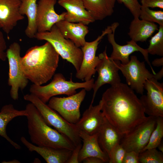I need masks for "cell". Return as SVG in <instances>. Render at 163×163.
Wrapping results in <instances>:
<instances>
[{
    "mask_svg": "<svg viewBox=\"0 0 163 163\" xmlns=\"http://www.w3.org/2000/svg\"><path fill=\"white\" fill-rule=\"evenodd\" d=\"M101 101L104 115L122 135L131 132L148 117L140 99L126 84L121 82L111 86L103 93Z\"/></svg>",
    "mask_w": 163,
    "mask_h": 163,
    "instance_id": "6da1fadb",
    "label": "cell"
},
{
    "mask_svg": "<svg viewBox=\"0 0 163 163\" xmlns=\"http://www.w3.org/2000/svg\"><path fill=\"white\" fill-rule=\"evenodd\" d=\"M59 55L52 45L46 42L27 50L21 57V69L33 84L42 85L52 79L58 66Z\"/></svg>",
    "mask_w": 163,
    "mask_h": 163,
    "instance_id": "7a4b0ae2",
    "label": "cell"
},
{
    "mask_svg": "<svg viewBox=\"0 0 163 163\" xmlns=\"http://www.w3.org/2000/svg\"><path fill=\"white\" fill-rule=\"evenodd\" d=\"M25 110L27 113L28 133L32 143L39 146L74 149L75 146L66 136L50 127L33 104H28Z\"/></svg>",
    "mask_w": 163,
    "mask_h": 163,
    "instance_id": "3957f363",
    "label": "cell"
},
{
    "mask_svg": "<svg viewBox=\"0 0 163 163\" xmlns=\"http://www.w3.org/2000/svg\"><path fill=\"white\" fill-rule=\"evenodd\" d=\"M94 82L92 78L89 81L82 82H73L72 77L70 80L67 81L62 74L57 73L54 74L49 84L43 86L33 84L29 91L31 94L46 104L53 97L62 94L71 95L76 93V90L79 88L89 91L93 88Z\"/></svg>",
    "mask_w": 163,
    "mask_h": 163,
    "instance_id": "277c9868",
    "label": "cell"
},
{
    "mask_svg": "<svg viewBox=\"0 0 163 163\" xmlns=\"http://www.w3.org/2000/svg\"><path fill=\"white\" fill-rule=\"evenodd\" d=\"M24 99L35 106L49 125L53 126L66 136L75 146L81 143L82 140L75 124L68 122L46 103L32 94L24 95Z\"/></svg>",
    "mask_w": 163,
    "mask_h": 163,
    "instance_id": "5b68a950",
    "label": "cell"
},
{
    "mask_svg": "<svg viewBox=\"0 0 163 163\" xmlns=\"http://www.w3.org/2000/svg\"><path fill=\"white\" fill-rule=\"evenodd\" d=\"M34 38L50 43L59 56L73 65L76 72L79 70L83 56L81 49L70 40L64 37L55 24L50 31L37 32Z\"/></svg>",
    "mask_w": 163,
    "mask_h": 163,
    "instance_id": "8992f818",
    "label": "cell"
},
{
    "mask_svg": "<svg viewBox=\"0 0 163 163\" xmlns=\"http://www.w3.org/2000/svg\"><path fill=\"white\" fill-rule=\"evenodd\" d=\"M21 51L19 43L14 42L10 45L6 51L9 64L8 85L11 87V97L14 100L18 99L19 90H23L27 86L29 81L21 67Z\"/></svg>",
    "mask_w": 163,
    "mask_h": 163,
    "instance_id": "52a82bcc",
    "label": "cell"
},
{
    "mask_svg": "<svg viewBox=\"0 0 163 163\" xmlns=\"http://www.w3.org/2000/svg\"><path fill=\"white\" fill-rule=\"evenodd\" d=\"M117 67L125 77L127 85L132 89L142 95L144 91V85L146 81L155 78L146 67L144 62H140L135 56H132L129 62L123 64L115 61Z\"/></svg>",
    "mask_w": 163,
    "mask_h": 163,
    "instance_id": "ba28073f",
    "label": "cell"
},
{
    "mask_svg": "<svg viewBox=\"0 0 163 163\" xmlns=\"http://www.w3.org/2000/svg\"><path fill=\"white\" fill-rule=\"evenodd\" d=\"M118 26L117 22H114L107 26L95 40L90 42H86L81 48L83 56L80 68L76 74L77 78L87 81L95 75L96 68L100 60L99 56L96 55L98 44L105 35Z\"/></svg>",
    "mask_w": 163,
    "mask_h": 163,
    "instance_id": "9c48e42d",
    "label": "cell"
},
{
    "mask_svg": "<svg viewBox=\"0 0 163 163\" xmlns=\"http://www.w3.org/2000/svg\"><path fill=\"white\" fill-rule=\"evenodd\" d=\"M86 91L82 88L78 93L67 97H53L49 101L48 105L68 122L75 124L80 119V108Z\"/></svg>",
    "mask_w": 163,
    "mask_h": 163,
    "instance_id": "30bf717a",
    "label": "cell"
},
{
    "mask_svg": "<svg viewBox=\"0 0 163 163\" xmlns=\"http://www.w3.org/2000/svg\"><path fill=\"white\" fill-rule=\"evenodd\" d=\"M157 117H148L144 122L123 136L120 144L126 151H134L139 153L143 150L156 126Z\"/></svg>",
    "mask_w": 163,
    "mask_h": 163,
    "instance_id": "8fae6325",
    "label": "cell"
},
{
    "mask_svg": "<svg viewBox=\"0 0 163 163\" xmlns=\"http://www.w3.org/2000/svg\"><path fill=\"white\" fill-rule=\"evenodd\" d=\"M146 94L139 98L145 114L163 117V84L155 78L147 80L144 85Z\"/></svg>",
    "mask_w": 163,
    "mask_h": 163,
    "instance_id": "7c38bea8",
    "label": "cell"
},
{
    "mask_svg": "<svg viewBox=\"0 0 163 163\" xmlns=\"http://www.w3.org/2000/svg\"><path fill=\"white\" fill-rule=\"evenodd\" d=\"M98 56L100 60L96 68L98 75L96 80L94 82L92 88L93 95L90 104H92L98 90L102 86L108 84L111 86H113L121 82L119 74V69L115 61L107 56V47Z\"/></svg>",
    "mask_w": 163,
    "mask_h": 163,
    "instance_id": "4fadbf2b",
    "label": "cell"
},
{
    "mask_svg": "<svg viewBox=\"0 0 163 163\" xmlns=\"http://www.w3.org/2000/svg\"><path fill=\"white\" fill-rule=\"evenodd\" d=\"M57 0H39L37 4L36 26L37 32L50 30L58 22L64 20L66 12L57 13L54 7Z\"/></svg>",
    "mask_w": 163,
    "mask_h": 163,
    "instance_id": "5bb4252c",
    "label": "cell"
},
{
    "mask_svg": "<svg viewBox=\"0 0 163 163\" xmlns=\"http://www.w3.org/2000/svg\"><path fill=\"white\" fill-rule=\"evenodd\" d=\"M117 27H115L112 31L107 34L108 40L112 45L113 48V51L110 57L114 61H119L121 63L124 64L129 62V56L130 54L135 52H139L150 66L153 74L155 75L156 73L149 61V53L146 49L142 48L137 44L136 42L131 40L127 42L126 44L123 45H119L116 42L114 34Z\"/></svg>",
    "mask_w": 163,
    "mask_h": 163,
    "instance_id": "9a60e30c",
    "label": "cell"
},
{
    "mask_svg": "<svg viewBox=\"0 0 163 163\" xmlns=\"http://www.w3.org/2000/svg\"><path fill=\"white\" fill-rule=\"evenodd\" d=\"M21 0H0V29L7 34L24 17L19 12Z\"/></svg>",
    "mask_w": 163,
    "mask_h": 163,
    "instance_id": "2e32d148",
    "label": "cell"
},
{
    "mask_svg": "<svg viewBox=\"0 0 163 163\" xmlns=\"http://www.w3.org/2000/svg\"><path fill=\"white\" fill-rule=\"evenodd\" d=\"M101 100L97 105H90L83 113L82 118L75 124L79 131L89 135L98 133L105 119L101 111Z\"/></svg>",
    "mask_w": 163,
    "mask_h": 163,
    "instance_id": "e0dca14e",
    "label": "cell"
},
{
    "mask_svg": "<svg viewBox=\"0 0 163 163\" xmlns=\"http://www.w3.org/2000/svg\"><path fill=\"white\" fill-rule=\"evenodd\" d=\"M20 140L29 151L37 152L47 163H67L72 152L66 149L37 146L24 136L21 138Z\"/></svg>",
    "mask_w": 163,
    "mask_h": 163,
    "instance_id": "ac0fdd59",
    "label": "cell"
},
{
    "mask_svg": "<svg viewBox=\"0 0 163 163\" xmlns=\"http://www.w3.org/2000/svg\"><path fill=\"white\" fill-rule=\"evenodd\" d=\"M58 3L66 10L64 20L67 21L87 25L95 21L81 0H58Z\"/></svg>",
    "mask_w": 163,
    "mask_h": 163,
    "instance_id": "d6986e66",
    "label": "cell"
},
{
    "mask_svg": "<svg viewBox=\"0 0 163 163\" xmlns=\"http://www.w3.org/2000/svg\"><path fill=\"white\" fill-rule=\"evenodd\" d=\"M55 25L65 38L72 41L78 47H82L84 45L86 42L85 37L89 31L87 25L65 20L58 22Z\"/></svg>",
    "mask_w": 163,
    "mask_h": 163,
    "instance_id": "ffe728a7",
    "label": "cell"
},
{
    "mask_svg": "<svg viewBox=\"0 0 163 163\" xmlns=\"http://www.w3.org/2000/svg\"><path fill=\"white\" fill-rule=\"evenodd\" d=\"M79 134L83 142L79 154V163L85 158L90 157H97L101 159L105 163H108V155L101 149L99 144L98 133L89 135L83 131H79Z\"/></svg>",
    "mask_w": 163,
    "mask_h": 163,
    "instance_id": "44dd1931",
    "label": "cell"
},
{
    "mask_svg": "<svg viewBox=\"0 0 163 163\" xmlns=\"http://www.w3.org/2000/svg\"><path fill=\"white\" fill-rule=\"evenodd\" d=\"M105 117L98 133V141L101 149L108 156L112 149L120 143L123 136Z\"/></svg>",
    "mask_w": 163,
    "mask_h": 163,
    "instance_id": "7402d4cb",
    "label": "cell"
},
{
    "mask_svg": "<svg viewBox=\"0 0 163 163\" xmlns=\"http://www.w3.org/2000/svg\"><path fill=\"white\" fill-rule=\"evenodd\" d=\"M128 34L131 40L136 42L145 41L156 30L158 26L154 23L134 18L130 23Z\"/></svg>",
    "mask_w": 163,
    "mask_h": 163,
    "instance_id": "603a6c76",
    "label": "cell"
},
{
    "mask_svg": "<svg viewBox=\"0 0 163 163\" xmlns=\"http://www.w3.org/2000/svg\"><path fill=\"white\" fill-rule=\"evenodd\" d=\"M81 0L95 21H100L113 14L116 0Z\"/></svg>",
    "mask_w": 163,
    "mask_h": 163,
    "instance_id": "cb8c5ba5",
    "label": "cell"
},
{
    "mask_svg": "<svg viewBox=\"0 0 163 163\" xmlns=\"http://www.w3.org/2000/svg\"><path fill=\"white\" fill-rule=\"evenodd\" d=\"M26 110H19L15 108L11 104L3 106L0 111V136L5 138L16 149H21V146L13 141L8 136L6 132L8 124L15 117L19 116H26Z\"/></svg>",
    "mask_w": 163,
    "mask_h": 163,
    "instance_id": "d4e9b609",
    "label": "cell"
},
{
    "mask_svg": "<svg viewBox=\"0 0 163 163\" xmlns=\"http://www.w3.org/2000/svg\"><path fill=\"white\" fill-rule=\"evenodd\" d=\"M37 0H21L19 8L20 13L26 15L28 20L25 30L26 36L29 38H34L37 32L36 17L37 10Z\"/></svg>",
    "mask_w": 163,
    "mask_h": 163,
    "instance_id": "484cf974",
    "label": "cell"
},
{
    "mask_svg": "<svg viewBox=\"0 0 163 163\" xmlns=\"http://www.w3.org/2000/svg\"><path fill=\"white\" fill-rule=\"evenodd\" d=\"M158 30L149 41V45L146 49L149 54L163 57V26H159Z\"/></svg>",
    "mask_w": 163,
    "mask_h": 163,
    "instance_id": "4316f807",
    "label": "cell"
},
{
    "mask_svg": "<svg viewBox=\"0 0 163 163\" xmlns=\"http://www.w3.org/2000/svg\"><path fill=\"white\" fill-rule=\"evenodd\" d=\"M163 137V117H158L156 126L151 134L149 142L141 152L148 149H156L162 141Z\"/></svg>",
    "mask_w": 163,
    "mask_h": 163,
    "instance_id": "83f0119b",
    "label": "cell"
},
{
    "mask_svg": "<svg viewBox=\"0 0 163 163\" xmlns=\"http://www.w3.org/2000/svg\"><path fill=\"white\" fill-rule=\"evenodd\" d=\"M139 163H163V152L156 148L148 149L139 153Z\"/></svg>",
    "mask_w": 163,
    "mask_h": 163,
    "instance_id": "f1b7e54d",
    "label": "cell"
},
{
    "mask_svg": "<svg viewBox=\"0 0 163 163\" xmlns=\"http://www.w3.org/2000/svg\"><path fill=\"white\" fill-rule=\"evenodd\" d=\"M141 20L150 22L156 23L163 26V11H155L141 6L139 16Z\"/></svg>",
    "mask_w": 163,
    "mask_h": 163,
    "instance_id": "f546056e",
    "label": "cell"
},
{
    "mask_svg": "<svg viewBox=\"0 0 163 163\" xmlns=\"http://www.w3.org/2000/svg\"><path fill=\"white\" fill-rule=\"evenodd\" d=\"M126 152L120 143L117 144L112 149L108 155V163H122Z\"/></svg>",
    "mask_w": 163,
    "mask_h": 163,
    "instance_id": "4dcf8cb0",
    "label": "cell"
},
{
    "mask_svg": "<svg viewBox=\"0 0 163 163\" xmlns=\"http://www.w3.org/2000/svg\"><path fill=\"white\" fill-rule=\"evenodd\" d=\"M129 11L134 18H139L141 5L138 0H117Z\"/></svg>",
    "mask_w": 163,
    "mask_h": 163,
    "instance_id": "1f68e13d",
    "label": "cell"
},
{
    "mask_svg": "<svg viewBox=\"0 0 163 163\" xmlns=\"http://www.w3.org/2000/svg\"><path fill=\"white\" fill-rule=\"evenodd\" d=\"M139 154L134 151H126L122 163H139Z\"/></svg>",
    "mask_w": 163,
    "mask_h": 163,
    "instance_id": "d6a6232c",
    "label": "cell"
},
{
    "mask_svg": "<svg viewBox=\"0 0 163 163\" xmlns=\"http://www.w3.org/2000/svg\"><path fill=\"white\" fill-rule=\"evenodd\" d=\"M141 3L143 7L163 9V0H141Z\"/></svg>",
    "mask_w": 163,
    "mask_h": 163,
    "instance_id": "836d02e7",
    "label": "cell"
},
{
    "mask_svg": "<svg viewBox=\"0 0 163 163\" xmlns=\"http://www.w3.org/2000/svg\"><path fill=\"white\" fill-rule=\"evenodd\" d=\"M6 42L2 32L0 30V60L5 61L7 59Z\"/></svg>",
    "mask_w": 163,
    "mask_h": 163,
    "instance_id": "e575fe53",
    "label": "cell"
},
{
    "mask_svg": "<svg viewBox=\"0 0 163 163\" xmlns=\"http://www.w3.org/2000/svg\"><path fill=\"white\" fill-rule=\"evenodd\" d=\"M82 143L75 146L72 151L71 155L67 163H78V158L80 151L82 146Z\"/></svg>",
    "mask_w": 163,
    "mask_h": 163,
    "instance_id": "d590c367",
    "label": "cell"
},
{
    "mask_svg": "<svg viewBox=\"0 0 163 163\" xmlns=\"http://www.w3.org/2000/svg\"><path fill=\"white\" fill-rule=\"evenodd\" d=\"M83 163H104L101 159L95 157H90L84 159L82 161Z\"/></svg>",
    "mask_w": 163,
    "mask_h": 163,
    "instance_id": "8d00e7d4",
    "label": "cell"
},
{
    "mask_svg": "<svg viewBox=\"0 0 163 163\" xmlns=\"http://www.w3.org/2000/svg\"><path fill=\"white\" fill-rule=\"evenodd\" d=\"M152 65L156 67H160L163 66V57L154 59L152 62Z\"/></svg>",
    "mask_w": 163,
    "mask_h": 163,
    "instance_id": "74e56055",
    "label": "cell"
},
{
    "mask_svg": "<svg viewBox=\"0 0 163 163\" xmlns=\"http://www.w3.org/2000/svg\"><path fill=\"white\" fill-rule=\"evenodd\" d=\"M155 78L158 80H160L161 79L163 76V67L161 69V70L157 73H156L155 75Z\"/></svg>",
    "mask_w": 163,
    "mask_h": 163,
    "instance_id": "f35d334b",
    "label": "cell"
},
{
    "mask_svg": "<svg viewBox=\"0 0 163 163\" xmlns=\"http://www.w3.org/2000/svg\"><path fill=\"white\" fill-rule=\"evenodd\" d=\"M2 163H20L21 162L17 159H14L9 161H4Z\"/></svg>",
    "mask_w": 163,
    "mask_h": 163,
    "instance_id": "ab89813d",
    "label": "cell"
},
{
    "mask_svg": "<svg viewBox=\"0 0 163 163\" xmlns=\"http://www.w3.org/2000/svg\"><path fill=\"white\" fill-rule=\"evenodd\" d=\"M157 148H158L160 151L163 152V144L162 141L161 142Z\"/></svg>",
    "mask_w": 163,
    "mask_h": 163,
    "instance_id": "60d3db41",
    "label": "cell"
}]
</instances>
